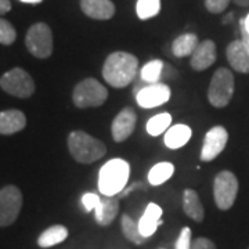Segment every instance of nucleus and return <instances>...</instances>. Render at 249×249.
Masks as SVG:
<instances>
[{"label":"nucleus","mask_w":249,"mask_h":249,"mask_svg":"<svg viewBox=\"0 0 249 249\" xmlns=\"http://www.w3.org/2000/svg\"><path fill=\"white\" fill-rule=\"evenodd\" d=\"M139 60L133 54L115 52L109 54L103 67V78L109 86L124 89L129 86L137 76Z\"/></svg>","instance_id":"f257e3e1"},{"label":"nucleus","mask_w":249,"mask_h":249,"mask_svg":"<svg viewBox=\"0 0 249 249\" xmlns=\"http://www.w3.org/2000/svg\"><path fill=\"white\" fill-rule=\"evenodd\" d=\"M129 176L130 165L126 160L121 158L108 160L98 172V191L101 196H118L126 188Z\"/></svg>","instance_id":"f03ea898"},{"label":"nucleus","mask_w":249,"mask_h":249,"mask_svg":"<svg viewBox=\"0 0 249 249\" xmlns=\"http://www.w3.org/2000/svg\"><path fill=\"white\" fill-rule=\"evenodd\" d=\"M68 148L72 158L79 163H93L101 160L107 148L104 142L83 130H73L68 136Z\"/></svg>","instance_id":"7ed1b4c3"},{"label":"nucleus","mask_w":249,"mask_h":249,"mask_svg":"<svg viewBox=\"0 0 249 249\" xmlns=\"http://www.w3.org/2000/svg\"><path fill=\"white\" fill-rule=\"evenodd\" d=\"M235 88L234 75L227 68H219L214 72L208 89V100L216 108H223L229 106L231 101Z\"/></svg>","instance_id":"20e7f679"},{"label":"nucleus","mask_w":249,"mask_h":249,"mask_svg":"<svg viewBox=\"0 0 249 249\" xmlns=\"http://www.w3.org/2000/svg\"><path fill=\"white\" fill-rule=\"evenodd\" d=\"M108 98V90L97 79L88 78L79 82L72 93L73 104L78 108H90L103 106Z\"/></svg>","instance_id":"39448f33"},{"label":"nucleus","mask_w":249,"mask_h":249,"mask_svg":"<svg viewBox=\"0 0 249 249\" xmlns=\"http://www.w3.org/2000/svg\"><path fill=\"white\" fill-rule=\"evenodd\" d=\"M0 88L10 96L28 98L35 93V82L22 68H13L0 78Z\"/></svg>","instance_id":"423d86ee"},{"label":"nucleus","mask_w":249,"mask_h":249,"mask_svg":"<svg viewBox=\"0 0 249 249\" xmlns=\"http://www.w3.org/2000/svg\"><path fill=\"white\" fill-rule=\"evenodd\" d=\"M238 194V180L230 170H223L216 175L213 181V196L216 206L220 211H229Z\"/></svg>","instance_id":"0eeeda50"},{"label":"nucleus","mask_w":249,"mask_h":249,"mask_svg":"<svg viewBox=\"0 0 249 249\" xmlns=\"http://www.w3.org/2000/svg\"><path fill=\"white\" fill-rule=\"evenodd\" d=\"M25 45L36 58H49L53 53V34L45 22H37L28 29Z\"/></svg>","instance_id":"6e6552de"},{"label":"nucleus","mask_w":249,"mask_h":249,"mask_svg":"<svg viewBox=\"0 0 249 249\" xmlns=\"http://www.w3.org/2000/svg\"><path fill=\"white\" fill-rule=\"evenodd\" d=\"M22 194L13 184L0 190V227L14 224L22 209Z\"/></svg>","instance_id":"1a4fd4ad"},{"label":"nucleus","mask_w":249,"mask_h":249,"mask_svg":"<svg viewBox=\"0 0 249 249\" xmlns=\"http://www.w3.org/2000/svg\"><path fill=\"white\" fill-rule=\"evenodd\" d=\"M136 100L142 108L160 107L170 100V88L162 82L145 85L136 93Z\"/></svg>","instance_id":"9d476101"},{"label":"nucleus","mask_w":249,"mask_h":249,"mask_svg":"<svg viewBox=\"0 0 249 249\" xmlns=\"http://www.w3.org/2000/svg\"><path fill=\"white\" fill-rule=\"evenodd\" d=\"M227 142H229V133L223 126H214L211 130H208L201 150V160L211 162L214 158H217L226 148Z\"/></svg>","instance_id":"9b49d317"},{"label":"nucleus","mask_w":249,"mask_h":249,"mask_svg":"<svg viewBox=\"0 0 249 249\" xmlns=\"http://www.w3.org/2000/svg\"><path fill=\"white\" fill-rule=\"evenodd\" d=\"M137 115L134 112L133 108L126 107L124 108L118 115L115 116L114 122L111 124V134L112 139L116 142H122L130 137L133 133L134 126H136Z\"/></svg>","instance_id":"f8f14e48"},{"label":"nucleus","mask_w":249,"mask_h":249,"mask_svg":"<svg viewBox=\"0 0 249 249\" xmlns=\"http://www.w3.org/2000/svg\"><path fill=\"white\" fill-rule=\"evenodd\" d=\"M216 61V45L212 40L199 42L196 52L191 55V67L194 71H205Z\"/></svg>","instance_id":"ddd939ff"},{"label":"nucleus","mask_w":249,"mask_h":249,"mask_svg":"<svg viewBox=\"0 0 249 249\" xmlns=\"http://www.w3.org/2000/svg\"><path fill=\"white\" fill-rule=\"evenodd\" d=\"M162 208L160 205L151 204L147 205L144 213H142V219L139 220V230L144 238H150L151 235H154V232L158 230L160 224H162Z\"/></svg>","instance_id":"4468645a"},{"label":"nucleus","mask_w":249,"mask_h":249,"mask_svg":"<svg viewBox=\"0 0 249 249\" xmlns=\"http://www.w3.org/2000/svg\"><path fill=\"white\" fill-rule=\"evenodd\" d=\"M80 9L88 17L103 21L115 14V4L111 0H80Z\"/></svg>","instance_id":"2eb2a0df"},{"label":"nucleus","mask_w":249,"mask_h":249,"mask_svg":"<svg viewBox=\"0 0 249 249\" xmlns=\"http://www.w3.org/2000/svg\"><path fill=\"white\" fill-rule=\"evenodd\" d=\"M226 55L229 64L231 65L234 71L240 73H248L249 72V53L242 43V40H234L227 46Z\"/></svg>","instance_id":"dca6fc26"},{"label":"nucleus","mask_w":249,"mask_h":249,"mask_svg":"<svg viewBox=\"0 0 249 249\" xmlns=\"http://www.w3.org/2000/svg\"><path fill=\"white\" fill-rule=\"evenodd\" d=\"M27 126V116L19 109H6L0 112V134L10 136L21 132Z\"/></svg>","instance_id":"f3484780"},{"label":"nucleus","mask_w":249,"mask_h":249,"mask_svg":"<svg viewBox=\"0 0 249 249\" xmlns=\"http://www.w3.org/2000/svg\"><path fill=\"white\" fill-rule=\"evenodd\" d=\"M118 212H119V199L116 196H103L101 202L97 206V209L94 211L96 222L103 227L109 226L115 220Z\"/></svg>","instance_id":"a211bd4d"},{"label":"nucleus","mask_w":249,"mask_h":249,"mask_svg":"<svg viewBox=\"0 0 249 249\" xmlns=\"http://www.w3.org/2000/svg\"><path fill=\"white\" fill-rule=\"evenodd\" d=\"M193 136V130L187 124H175L170 126L169 129L165 132V145L170 150H178L184 147L187 142H190Z\"/></svg>","instance_id":"6ab92c4d"},{"label":"nucleus","mask_w":249,"mask_h":249,"mask_svg":"<svg viewBox=\"0 0 249 249\" xmlns=\"http://www.w3.org/2000/svg\"><path fill=\"white\" fill-rule=\"evenodd\" d=\"M183 211L194 222L199 223L204 220V206L201 204L198 193L196 190H191V188L184 190V193H183Z\"/></svg>","instance_id":"aec40b11"},{"label":"nucleus","mask_w":249,"mask_h":249,"mask_svg":"<svg viewBox=\"0 0 249 249\" xmlns=\"http://www.w3.org/2000/svg\"><path fill=\"white\" fill-rule=\"evenodd\" d=\"M68 238V229L61 224H55L49 229H46L37 238V245L40 248H50L54 245L61 244L62 241Z\"/></svg>","instance_id":"412c9836"},{"label":"nucleus","mask_w":249,"mask_h":249,"mask_svg":"<svg viewBox=\"0 0 249 249\" xmlns=\"http://www.w3.org/2000/svg\"><path fill=\"white\" fill-rule=\"evenodd\" d=\"M198 45H199L198 36L194 35V34H183V35L176 37L175 42L172 43V53L178 58L193 55Z\"/></svg>","instance_id":"4be33fe9"},{"label":"nucleus","mask_w":249,"mask_h":249,"mask_svg":"<svg viewBox=\"0 0 249 249\" xmlns=\"http://www.w3.org/2000/svg\"><path fill=\"white\" fill-rule=\"evenodd\" d=\"M175 173V165L170 162H160L154 165L148 172V183L157 187L166 183Z\"/></svg>","instance_id":"5701e85b"},{"label":"nucleus","mask_w":249,"mask_h":249,"mask_svg":"<svg viewBox=\"0 0 249 249\" xmlns=\"http://www.w3.org/2000/svg\"><path fill=\"white\" fill-rule=\"evenodd\" d=\"M163 67H165V62L160 60H152V61L147 62L140 71V78L145 85L160 83L162 79Z\"/></svg>","instance_id":"b1692460"},{"label":"nucleus","mask_w":249,"mask_h":249,"mask_svg":"<svg viewBox=\"0 0 249 249\" xmlns=\"http://www.w3.org/2000/svg\"><path fill=\"white\" fill-rule=\"evenodd\" d=\"M121 227H122V232L126 237V240H129L130 242H133L136 245H142L144 241L147 238H144L140 230H139V223H136L129 216V214H122L121 217Z\"/></svg>","instance_id":"393cba45"},{"label":"nucleus","mask_w":249,"mask_h":249,"mask_svg":"<svg viewBox=\"0 0 249 249\" xmlns=\"http://www.w3.org/2000/svg\"><path fill=\"white\" fill-rule=\"evenodd\" d=\"M170 124H172V115L168 112H162V114L152 116L147 122L145 129L150 136H160L169 129Z\"/></svg>","instance_id":"a878e982"},{"label":"nucleus","mask_w":249,"mask_h":249,"mask_svg":"<svg viewBox=\"0 0 249 249\" xmlns=\"http://www.w3.org/2000/svg\"><path fill=\"white\" fill-rule=\"evenodd\" d=\"M160 0H137L136 13L140 19H148L160 14Z\"/></svg>","instance_id":"bb28decb"},{"label":"nucleus","mask_w":249,"mask_h":249,"mask_svg":"<svg viewBox=\"0 0 249 249\" xmlns=\"http://www.w3.org/2000/svg\"><path fill=\"white\" fill-rule=\"evenodd\" d=\"M17 39L16 28L10 24L7 19L0 18V43L4 46L13 45Z\"/></svg>","instance_id":"cd10ccee"},{"label":"nucleus","mask_w":249,"mask_h":249,"mask_svg":"<svg viewBox=\"0 0 249 249\" xmlns=\"http://www.w3.org/2000/svg\"><path fill=\"white\" fill-rule=\"evenodd\" d=\"M193 245V232L190 227H183L180 235H178V241H176V245L175 249H191Z\"/></svg>","instance_id":"c85d7f7f"},{"label":"nucleus","mask_w":249,"mask_h":249,"mask_svg":"<svg viewBox=\"0 0 249 249\" xmlns=\"http://www.w3.org/2000/svg\"><path fill=\"white\" fill-rule=\"evenodd\" d=\"M231 0H205V7L212 14H220L229 7Z\"/></svg>","instance_id":"c756f323"},{"label":"nucleus","mask_w":249,"mask_h":249,"mask_svg":"<svg viewBox=\"0 0 249 249\" xmlns=\"http://www.w3.org/2000/svg\"><path fill=\"white\" fill-rule=\"evenodd\" d=\"M82 205L85 206V209L90 212V211H96L97 206L101 202V196H98L94 193H86L85 196H82Z\"/></svg>","instance_id":"7c9ffc66"},{"label":"nucleus","mask_w":249,"mask_h":249,"mask_svg":"<svg viewBox=\"0 0 249 249\" xmlns=\"http://www.w3.org/2000/svg\"><path fill=\"white\" fill-rule=\"evenodd\" d=\"M191 249H216L213 241H211L209 238H196V241H193Z\"/></svg>","instance_id":"2f4dec72"},{"label":"nucleus","mask_w":249,"mask_h":249,"mask_svg":"<svg viewBox=\"0 0 249 249\" xmlns=\"http://www.w3.org/2000/svg\"><path fill=\"white\" fill-rule=\"evenodd\" d=\"M175 75H176V70L170 65V64H165V67H163V72H162V79H172V78H175Z\"/></svg>","instance_id":"473e14b6"},{"label":"nucleus","mask_w":249,"mask_h":249,"mask_svg":"<svg viewBox=\"0 0 249 249\" xmlns=\"http://www.w3.org/2000/svg\"><path fill=\"white\" fill-rule=\"evenodd\" d=\"M240 27H241V40H242V43L245 46V49L248 50L249 53V34L247 32V29L244 28V25L240 22Z\"/></svg>","instance_id":"72a5a7b5"},{"label":"nucleus","mask_w":249,"mask_h":249,"mask_svg":"<svg viewBox=\"0 0 249 249\" xmlns=\"http://www.w3.org/2000/svg\"><path fill=\"white\" fill-rule=\"evenodd\" d=\"M10 10H11V3H10V0H0V16L9 13Z\"/></svg>","instance_id":"f704fd0d"},{"label":"nucleus","mask_w":249,"mask_h":249,"mask_svg":"<svg viewBox=\"0 0 249 249\" xmlns=\"http://www.w3.org/2000/svg\"><path fill=\"white\" fill-rule=\"evenodd\" d=\"M241 24L244 25V28L247 29V32L249 34V14L245 18H242V19H241Z\"/></svg>","instance_id":"c9c22d12"},{"label":"nucleus","mask_w":249,"mask_h":249,"mask_svg":"<svg viewBox=\"0 0 249 249\" xmlns=\"http://www.w3.org/2000/svg\"><path fill=\"white\" fill-rule=\"evenodd\" d=\"M235 4H238V6H242V7H247L249 6V0H232Z\"/></svg>","instance_id":"e433bc0d"},{"label":"nucleus","mask_w":249,"mask_h":249,"mask_svg":"<svg viewBox=\"0 0 249 249\" xmlns=\"http://www.w3.org/2000/svg\"><path fill=\"white\" fill-rule=\"evenodd\" d=\"M22 3H29V4H37V3H42L43 0H19Z\"/></svg>","instance_id":"4c0bfd02"}]
</instances>
